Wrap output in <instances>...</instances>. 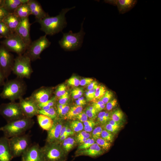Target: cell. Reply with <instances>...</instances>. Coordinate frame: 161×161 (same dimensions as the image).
Wrapping results in <instances>:
<instances>
[{"label": "cell", "instance_id": "obj_1", "mask_svg": "<svg viewBox=\"0 0 161 161\" xmlns=\"http://www.w3.org/2000/svg\"><path fill=\"white\" fill-rule=\"evenodd\" d=\"M75 7L70 8L63 9L59 14L55 16L50 17L49 15L36 22L40 25V30L45 35H52L61 32L67 25L65 14L69 10L74 8Z\"/></svg>", "mask_w": 161, "mask_h": 161}, {"label": "cell", "instance_id": "obj_2", "mask_svg": "<svg viewBox=\"0 0 161 161\" xmlns=\"http://www.w3.org/2000/svg\"><path fill=\"white\" fill-rule=\"evenodd\" d=\"M0 97L11 101H15L23 97L26 92L27 86L23 79L17 78L5 82Z\"/></svg>", "mask_w": 161, "mask_h": 161}, {"label": "cell", "instance_id": "obj_3", "mask_svg": "<svg viewBox=\"0 0 161 161\" xmlns=\"http://www.w3.org/2000/svg\"><path fill=\"white\" fill-rule=\"evenodd\" d=\"M34 120L31 118L25 117L7 123L0 128L4 137L9 138L12 137L25 134L34 124Z\"/></svg>", "mask_w": 161, "mask_h": 161}, {"label": "cell", "instance_id": "obj_4", "mask_svg": "<svg viewBox=\"0 0 161 161\" xmlns=\"http://www.w3.org/2000/svg\"><path fill=\"white\" fill-rule=\"evenodd\" d=\"M83 21L81 24L80 29L78 32L73 33L70 30L68 32L63 33L62 38L58 42L61 48L66 51H71L81 47L85 34L83 27Z\"/></svg>", "mask_w": 161, "mask_h": 161}, {"label": "cell", "instance_id": "obj_5", "mask_svg": "<svg viewBox=\"0 0 161 161\" xmlns=\"http://www.w3.org/2000/svg\"><path fill=\"white\" fill-rule=\"evenodd\" d=\"M30 58L24 54L18 55L14 58L12 72L17 78H30L33 72Z\"/></svg>", "mask_w": 161, "mask_h": 161}, {"label": "cell", "instance_id": "obj_6", "mask_svg": "<svg viewBox=\"0 0 161 161\" xmlns=\"http://www.w3.org/2000/svg\"><path fill=\"white\" fill-rule=\"evenodd\" d=\"M9 143L13 158L21 156L31 144L30 136L25 134L9 138Z\"/></svg>", "mask_w": 161, "mask_h": 161}, {"label": "cell", "instance_id": "obj_7", "mask_svg": "<svg viewBox=\"0 0 161 161\" xmlns=\"http://www.w3.org/2000/svg\"><path fill=\"white\" fill-rule=\"evenodd\" d=\"M0 115L7 123L26 117L23 114L18 103L11 101L0 105Z\"/></svg>", "mask_w": 161, "mask_h": 161}, {"label": "cell", "instance_id": "obj_8", "mask_svg": "<svg viewBox=\"0 0 161 161\" xmlns=\"http://www.w3.org/2000/svg\"><path fill=\"white\" fill-rule=\"evenodd\" d=\"M41 150L44 161H62L67 154L60 144L46 143Z\"/></svg>", "mask_w": 161, "mask_h": 161}, {"label": "cell", "instance_id": "obj_9", "mask_svg": "<svg viewBox=\"0 0 161 161\" xmlns=\"http://www.w3.org/2000/svg\"><path fill=\"white\" fill-rule=\"evenodd\" d=\"M51 44L45 35L31 42L24 54L28 57L31 61H35L40 58L42 52L49 47Z\"/></svg>", "mask_w": 161, "mask_h": 161}, {"label": "cell", "instance_id": "obj_10", "mask_svg": "<svg viewBox=\"0 0 161 161\" xmlns=\"http://www.w3.org/2000/svg\"><path fill=\"white\" fill-rule=\"evenodd\" d=\"M1 43L9 51L16 53L18 55L24 54L28 46L15 32L5 38Z\"/></svg>", "mask_w": 161, "mask_h": 161}, {"label": "cell", "instance_id": "obj_11", "mask_svg": "<svg viewBox=\"0 0 161 161\" xmlns=\"http://www.w3.org/2000/svg\"><path fill=\"white\" fill-rule=\"evenodd\" d=\"M13 56L4 46H0V69L7 79L12 72L14 63Z\"/></svg>", "mask_w": 161, "mask_h": 161}, {"label": "cell", "instance_id": "obj_12", "mask_svg": "<svg viewBox=\"0 0 161 161\" xmlns=\"http://www.w3.org/2000/svg\"><path fill=\"white\" fill-rule=\"evenodd\" d=\"M19 103L24 116L32 118L38 114L39 110L38 105L30 97L19 100Z\"/></svg>", "mask_w": 161, "mask_h": 161}, {"label": "cell", "instance_id": "obj_13", "mask_svg": "<svg viewBox=\"0 0 161 161\" xmlns=\"http://www.w3.org/2000/svg\"><path fill=\"white\" fill-rule=\"evenodd\" d=\"M21 161H44L41 147L38 144H31L22 154Z\"/></svg>", "mask_w": 161, "mask_h": 161}, {"label": "cell", "instance_id": "obj_14", "mask_svg": "<svg viewBox=\"0 0 161 161\" xmlns=\"http://www.w3.org/2000/svg\"><path fill=\"white\" fill-rule=\"evenodd\" d=\"M31 24L28 17L22 19L15 31L28 47L31 42L30 34Z\"/></svg>", "mask_w": 161, "mask_h": 161}, {"label": "cell", "instance_id": "obj_15", "mask_svg": "<svg viewBox=\"0 0 161 161\" xmlns=\"http://www.w3.org/2000/svg\"><path fill=\"white\" fill-rule=\"evenodd\" d=\"M63 125L62 121L58 117L53 120L52 126L47 131L46 143H57Z\"/></svg>", "mask_w": 161, "mask_h": 161}, {"label": "cell", "instance_id": "obj_16", "mask_svg": "<svg viewBox=\"0 0 161 161\" xmlns=\"http://www.w3.org/2000/svg\"><path fill=\"white\" fill-rule=\"evenodd\" d=\"M104 2L117 7L120 14H124L132 9L136 4L137 0H105Z\"/></svg>", "mask_w": 161, "mask_h": 161}, {"label": "cell", "instance_id": "obj_17", "mask_svg": "<svg viewBox=\"0 0 161 161\" xmlns=\"http://www.w3.org/2000/svg\"><path fill=\"white\" fill-rule=\"evenodd\" d=\"M52 92L50 88L41 87L34 90L29 97L38 104L49 100Z\"/></svg>", "mask_w": 161, "mask_h": 161}, {"label": "cell", "instance_id": "obj_18", "mask_svg": "<svg viewBox=\"0 0 161 161\" xmlns=\"http://www.w3.org/2000/svg\"><path fill=\"white\" fill-rule=\"evenodd\" d=\"M105 152L96 143H95L86 149L78 150L76 152L75 156H86L96 157L102 155Z\"/></svg>", "mask_w": 161, "mask_h": 161}, {"label": "cell", "instance_id": "obj_19", "mask_svg": "<svg viewBox=\"0 0 161 161\" xmlns=\"http://www.w3.org/2000/svg\"><path fill=\"white\" fill-rule=\"evenodd\" d=\"M13 158L9 143V138L4 136L0 138V161H11Z\"/></svg>", "mask_w": 161, "mask_h": 161}, {"label": "cell", "instance_id": "obj_20", "mask_svg": "<svg viewBox=\"0 0 161 161\" xmlns=\"http://www.w3.org/2000/svg\"><path fill=\"white\" fill-rule=\"evenodd\" d=\"M31 15L34 16L36 20L41 19L49 15L43 9L40 4L35 0H29L28 2Z\"/></svg>", "mask_w": 161, "mask_h": 161}, {"label": "cell", "instance_id": "obj_21", "mask_svg": "<svg viewBox=\"0 0 161 161\" xmlns=\"http://www.w3.org/2000/svg\"><path fill=\"white\" fill-rule=\"evenodd\" d=\"M21 19L14 13H9L2 21L12 33L15 30L20 23Z\"/></svg>", "mask_w": 161, "mask_h": 161}, {"label": "cell", "instance_id": "obj_22", "mask_svg": "<svg viewBox=\"0 0 161 161\" xmlns=\"http://www.w3.org/2000/svg\"><path fill=\"white\" fill-rule=\"evenodd\" d=\"M29 0H4V8L9 13H13L22 4Z\"/></svg>", "mask_w": 161, "mask_h": 161}, {"label": "cell", "instance_id": "obj_23", "mask_svg": "<svg viewBox=\"0 0 161 161\" xmlns=\"http://www.w3.org/2000/svg\"><path fill=\"white\" fill-rule=\"evenodd\" d=\"M38 123L43 130H49L53 124V120L51 118L44 115L38 114L36 116Z\"/></svg>", "mask_w": 161, "mask_h": 161}, {"label": "cell", "instance_id": "obj_24", "mask_svg": "<svg viewBox=\"0 0 161 161\" xmlns=\"http://www.w3.org/2000/svg\"><path fill=\"white\" fill-rule=\"evenodd\" d=\"M13 13L21 19L28 17L31 14L28 2L21 5Z\"/></svg>", "mask_w": 161, "mask_h": 161}, {"label": "cell", "instance_id": "obj_25", "mask_svg": "<svg viewBox=\"0 0 161 161\" xmlns=\"http://www.w3.org/2000/svg\"><path fill=\"white\" fill-rule=\"evenodd\" d=\"M62 143L61 146L67 154L75 145V140L73 137H68Z\"/></svg>", "mask_w": 161, "mask_h": 161}, {"label": "cell", "instance_id": "obj_26", "mask_svg": "<svg viewBox=\"0 0 161 161\" xmlns=\"http://www.w3.org/2000/svg\"><path fill=\"white\" fill-rule=\"evenodd\" d=\"M38 114L44 115L53 120L58 117V114L55 107H52L47 110H39Z\"/></svg>", "mask_w": 161, "mask_h": 161}, {"label": "cell", "instance_id": "obj_27", "mask_svg": "<svg viewBox=\"0 0 161 161\" xmlns=\"http://www.w3.org/2000/svg\"><path fill=\"white\" fill-rule=\"evenodd\" d=\"M111 119L117 122L122 123L124 121V114L123 112L118 109L112 111Z\"/></svg>", "mask_w": 161, "mask_h": 161}, {"label": "cell", "instance_id": "obj_28", "mask_svg": "<svg viewBox=\"0 0 161 161\" xmlns=\"http://www.w3.org/2000/svg\"><path fill=\"white\" fill-rule=\"evenodd\" d=\"M83 110L82 106L75 105L70 108L66 116L68 119H71L75 117L79 114Z\"/></svg>", "mask_w": 161, "mask_h": 161}, {"label": "cell", "instance_id": "obj_29", "mask_svg": "<svg viewBox=\"0 0 161 161\" xmlns=\"http://www.w3.org/2000/svg\"><path fill=\"white\" fill-rule=\"evenodd\" d=\"M56 97H53L47 101L38 104L39 110H47L53 107H55L56 104Z\"/></svg>", "mask_w": 161, "mask_h": 161}, {"label": "cell", "instance_id": "obj_30", "mask_svg": "<svg viewBox=\"0 0 161 161\" xmlns=\"http://www.w3.org/2000/svg\"><path fill=\"white\" fill-rule=\"evenodd\" d=\"M56 109L57 114L62 117L67 115L70 107L67 104L61 105L58 103L57 105Z\"/></svg>", "mask_w": 161, "mask_h": 161}, {"label": "cell", "instance_id": "obj_31", "mask_svg": "<svg viewBox=\"0 0 161 161\" xmlns=\"http://www.w3.org/2000/svg\"><path fill=\"white\" fill-rule=\"evenodd\" d=\"M12 33L6 24L2 21L0 22V35L5 38L10 36Z\"/></svg>", "mask_w": 161, "mask_h": 161}, {"label": "cell", "instance_id": "obj_32", "mask_svg": "<svg viewBox=\"0 0 161 161\" xmlns=\"http://www.w3.org/2000/svg\"><path fill=\"white\" fill-rule=\"evenodd\" d=\"M99 146L105 151L108 150L111 146V143L100 137L95 140Z\"/></svg>", "mask_w": 161, "mask_h": 161}, {"label": "cell", "instance_id": "obj_33", "mask_svg": "<svg viewBox=\"0 0 161 161\" xmlns=\"http://www.w3.org/2000/svg\"><path fill=\"white\" fill-rule=\"evenodd\" d=\"M106 90L104 86L98 85L95 89L94 100H100L104 95Z\"/></svg>", "mask_w": 161, "mask_h": 161}, {"label": "cell", "instance_id": "obj_34", "mask_svg": "<svg viewBox=\"0 0 161 161\" xmlns=\"http://www.w3.org/2000/svg\"><path fill=\"white\" fill-rule=\"evenodd\" d=\"M70 127L74 132H78L82 131L83 129V124L78 120H74L71 122L69 125Z\"/></svg>", "mask_w": 161, "mask_h": 161}, {"label": "cell", "instance_id": "obj_35", "mask_svg": "<svg viewBox=\"0 0 161 161\" xmlns=\"http://www.w3.org/2000/svg\"><path fill=\"white\" fill-rule=\"evenodd\" d=\"M84 131L87 132H90L92 131L96 125L94 120L90 119L83 123Z\"/></svg>", "mask_w": 161, "mask_h": 161}, {"label": "cell", "instance_id": "obj_36", "mask_svg": "<svg viewBox=\"0 0 161 161\" xmlns=\"http://www.w3.org/2000/svg\"><path fill=\"white\" fill-rule=\"evenodd\" d=\"M100 137L104 140L110 142H112L114 140V134L105 129L103 130L101 134Z\"/></svg>", "mask_w": 161, "mask_h": 161}, {"label": "cell", "instance_id": "obj_37", "mask_svg": "<svg viewBox=\"0 0 161 161\" xmlns=\"http://www.w3.org/2000/svg\"><path fill=\"white\" fill-rule=\"evenodd\" d=\"M95 143V140L90 138L87 139L85 141L81 144L78 147V150H82L86 149Z\"/></svg>", "mask_w": 161, "mask_h": 161}, {"label": "cell", "instance_id": "obj_38", "mask_svg": "<svg viewBox=\"0 0 161 161\" xmlns=\"http://www.w3.org/2000/svg\"><path fill=\"white\" fill-rule=\"evenodd\" d=\"M114 94L110 90H107L103 96L100 99L106 105L108 102L113 98Z\"/></svg>", "mask_w": 161, "mask_h": 161}, {"label": "cell", "instance_id": "obj_39", "mask_svg": "<svg viewBox=\"0 0 161 161\" xmlns=\"http://www.w3.org/2000/svg\"><path fill=\"white\" fill-rule=\"evenodd\" d=\"M66 91V86L63 84L59 85L56 89L55 94V97L58 98L65 94Z\"/></svg>", "mask_w": 161, "mask_h": 161}, {"label": "cell", "instance_id": "obj_40", "mask_svg": "<svg viewBox=\"0 0 161 161\" xmlns=\"http://www.w3.org/2000/svg\"><path fill=\"white\" fill-rule=\"evenodd\" d=\"M103 130L102 128L100 126L95 128L92 131L91 136L95 141L97 139L100 137L101 133Z\"/></svg>", "mask_w": 161, "mask_h": 161}, {"label": "cell", "instance_id": "obj_41", "mask_svg": "<svg viewBox=\"0 0 161 161\" xmlns=\"http://www.w3.org/2000/svg\"><path fill=\"white\" fill-rule=\"evenodd\" d=\"M103 126L105 130L113 134L116 133L120 128V126H112L107 123L104 124Z\"/></svg>", "mask_w": 161, "mask_h": 161}, {"label": "cell", "instance_id": "obj_42", "mask_svg": "<svg viewBox=\"0 0 161 161\" xmlns=\"http://www.w3.org/2000/svg\"><path fill=\"white\" fill-rule=\"evenodd\" d=\"M117 99L115 98H113L105 105V108L107 111H110L114 108L117 106Z\"/></svg>", "mask_w": 161, "mask_h": 161}, {"label": "cell", "instance_id": "obj_43", "mask_svg": "<svg viewBox=\"0 0 161 161\" xmlns=\"http://www.w3.org/2000/svg\"><path fill=\"white\" fill-rule=\"evenodd\" d=\"M83 94L82 89L79 88H75L73 89L71 92L72 97L75 99H77L81 97Z\"/></svg>", "mask_w": 161, "mask_h": 161}, {"label": "cell", "instance_id": "obj_44", "mask_svg": "<svg viewBox=\"0 0 161 161\" xmlns=\"http://www.w3.org/2000/svg\"><path fill=\"white\" fill-rule=\"evenodd\" d=\"M97 85V84L92 89L85 92V95L87 101H91L94 99L95 89Z\"/></svg>", "mask_w": 161, "mask_h": 161}, {"label": "cell", "instance_id": "obj_45", "mask_svg": "<svg viewBox=\"0 0 161 161\" xmlns=\"http://www.w3.org/2000/svg\"><path fill=\"white\" fill-rule=\"evenodd\" d=\"M80 80L76 76H73L67 80L68 83L72 86L77 87L80 85Z\"/></svg>", "mask_w": 161, "mask_h": 161}, {"label": "cell", "instance_id": "obj_46", "mask_svg": "<svg viewBox=\"0 0 161 161\" xmlns=\"http://www.w3.org/2000/svg\"><path fill=\"white\" fill-rule=\"evenodd\" d=\"M58 104L61 105L67 104L69 99L68 92H66L64 95L58 98Z\"/></svg>", "mask_w": 161, "mask_h": 161}, {"label": "cell", "instance_id": "obj_47", "mask_svg": "<svg viewBox=\"0 0 161 161\" xmlns=\"http://www.w3.org/2000/svg\"><path fill=\"white\" fill-rule=\"evenodd\" d=\"M76 117L80 122H84L88 120V117L84 111H82Z\"/></svg>", "mask_w": 161, "mask_h": 161}, {"label": "cell", "instance_id": "obj_48", "mask_svg": "<svg viewBox=\"0 0 161 161\" xmlns=\"http://www.w3.org/2000/svg\"><path fill=\"white\" fill-rule=\"evenodd\" d=\"M85 112L88 116L90 119L94 120L97 117V114H96L90 110L88 107L85 110Z\"/></svg>", "mask_w": 161, "mask_h": 161}, {"label": "cell", "instance_id": "obj_49", "mask_svg": "<svg viewBox=\"0 0 161 161\" xmlns=\"http://www.w3.org/2000/svg\"><path fill=\"white\" fill-rule=\"evenodd\" d=\"M93 81V79L92 78H83L80 80V85L83 86L86 85H88Z\"/></svg>", "mask_w": 161, "mask_h": 161}, {"label": "cell", "instance_id": "obj_50", "mask_svg": "<svg viewBox=\"0 0 161 161\" xmlns=\"http://www.w3.org/2000/svg\"><path fill=\"white\" fill-rule=\"evenodd\" d=\"M9 13L4 7L0 8V22L2 21Z\"/></svg>", "mask_w": 161, "mask_h": 161}, {"label": "cell", "instance_id": "obj_51", "mask_svg": "<svg viewBox=\"0 0 161 161\" xmlns=\"http://www.w3.org/2000/svg\"><path fill=\"white\" fill-rule=\"evenodd\" d=\"M75 103L76 105L82 106L86 104V101L83 97H81L76 100Z\"/></svg>", "mask_w": 161, "mask_h": 161}, {"label": "cell", "instance_id": "obj_52", "mask_svg": "<svg viewBox=\"0 0 161 161\" xmlns=\"http://www.w3.org/2000/svg\"><path fill=\"white\" fill-rule=\"evenodd\" d=\"M92 106L95 108L97 113L103 110L105 108L106 106L105 104L101 105H92Z\"/></svg>", "mask_w": 161, "mask_h": 161}, {"label": "cell", "instance_id": "obj_53", "mask_svg": "<svg viewBox=\"0 0 161 161\" xmlns=\"http://www.w3.org/2000/svg\"><path fill=\"white\" fill-rule=\"evenodd\" d=\"M5 77L0 69V86H3L5 82Z\"/></svg>", "mask_w": 161, "mask_h": 161}, {"label": "cell", "instance_id": "obj_54", "mask_svg": "<svg viewBox=\"0 0 161 161\" xmlns=\"http://www.w3.org/2000/svg\"><path fill=\"white\" fill-rule=\"evenodd\" d=\"M107 123L110 124L112 126H118L120 127L122 126L123 123H122L117 122L111 119L109 120Z\"/></svg>", "mask_w": 161, "mask_h": 161}, {"label": "cell", "instance_id": "obj_55", "mask_svg": "<svg viewBox=\"0 0 161 161\" xmlns=\"http://www.w3.org/2000/svg\"><path fill=\"white\" fill-rule=\"evenodd\" d=\"M68 128L69 126L67 124H65L64 125H63L59 137L64 134L65 132L66 131V130Z\"/></svg>", "mask_w": 161, "mask_h": 161}, {"label": "cell", "instance_id": "obj_56", "mask_svg": "<svg viewBox=\"0 0 161 161\" xmlns=\"http://www.w3.org/2000/svg\"><path fill=\"white\" fill-rule=\"evenodd\" d=\"M97 82L96 81H93L90 84L88 85L87 89L88 91L92 89L97 84Z\"/></svg>", "mask_w": 161, "mask_h": 161}, {"label": "cell", "instance_id": "obj_57", "mask_svg": "<svg viewBox=\"0 0 161 161\" xmlns=\"http://www.w3.org/2000/svg\"><path fill=\"white\" fill-rule=\"evenodd\" d=\"M106 111H103L100 112L98 114L97 116V120L103 118L105 117L106 113Z\"/></svg>", "mask_w": 161, "mask_h": 161}, {"label": "cell", "instance_id": "obj_58", "mask_svg": "<svg viewBox=\"0 0 161 161\" xmlns=\"http://www.w3.org/2000/svg\"><path fill=\"white\" fill-rule=\"evenodd\" d=\"M66 132L69 136L73 135L74 133L70 128L69 127L66 130Z\"/></svg>", "mask_w": 161, "mask_h": 161}, {"label": "cell", "instance_id": "obj_59", "mask_svg": "<svg viewBox=\"0 0 161 161\" xmlns=\"http://www.w3.org/2000/svg\"><path fill=\"white\" fill-rule=\"evenodd\" d=\"M4 0H0V8L4 7Z\"/></svg>", "mask_w": 161, "mask_h": 161}, {"label": "cell", "instance_id": "obj_60", "mask_svg": "<svg viewBox=\"0 0 161 161\" xmlns=\"http://www.w3.org/2000/svg\"><path fill=\"white\" fill-rule=\"evenodd\" d=\"M2 38V36L0 35V39Z\"/></svg>", "mask_w": 161, "mask_h": 161}, {"label": "cell", "instance_id": "obj_61", "mask_svg": "<svg viewBox=\"0 0 161 161\" xmlns=\"http://www.w3.org/2000/svg\"><path fill=\"white\" fill-rule=\"evenodd\" d=\"M62 161H66V160H63Z\"/></svg>", "mask_w": 161, "mask_h": 161}]
</instances>
